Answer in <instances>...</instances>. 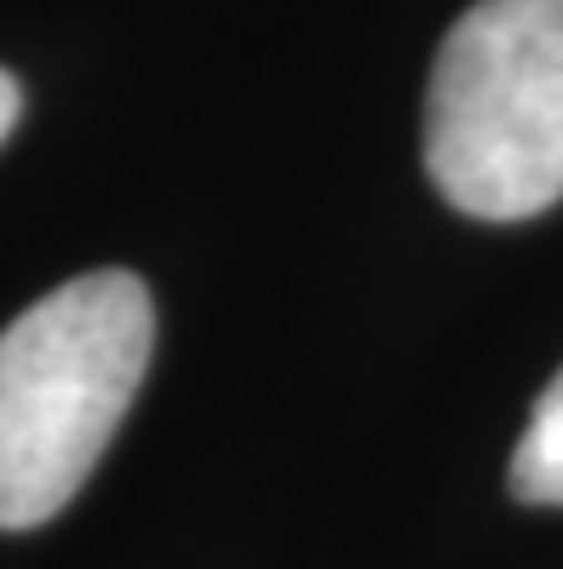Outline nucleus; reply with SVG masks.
<instances>
[{
    "label": "nucleus",
    "instance_id": "f257e3e1",
    "mask_svg": "<svg viewBox=\"0 0 563 569\" xmlns=\"http://www.w3.org/2000/svg\"><path fill=\"white\" fill-rule=\"evenodd\" d=\"M155 351L132 271L58 282L0 328V529L58 518L104 460Z\"/></svg>",
    "mask_w": 563,
    "mask_h": 569
},
{
    "label": "nucleus",
    "instance_id": "f03ea898",
    "mask_svg": "<svg viewBox=\"0 0 563 569\" xmlns=\"http://www.w3.org/2000/svg\"><path fill=\"white\" fill-rule=\"evenodd\" d=\"M425 173L466 219L563 202V0H477L432 63Z\"/></svg>",
    "mask_w": 563,
    "mask_h": 569
},
{
    "label": "nucleus",
    "instance_id": "7ed1b4c3",
    "mask_svg": "<svg viewBox=\"0 0 563 569\" xmlns=\"http://www.w3.org/2000/svg\"><path fill=\"white\" fill-rule=\"evenodd\" d=\"M512 495L523 507H563V368L535 397V415L512 449Z\"/></svg>",
    "mask_w": 563,
    "mask_h": 569
},
{
    "label": "nucleus",
    "instance_id": "20e7f679",
    "mask_svg": "<svg viewBox=\"0 0 563 569\" xmlns=\"http://www.w3.org/2000/svg\"><path fill=\"white\" fill-rule=\"evenodd\" d=\"M18 116H23V87H18V76L0 70V144H7V132L18 127Z\"/></svg>",
    "mask_w": 563,
    "mask_h": 569
}]
</instances>
